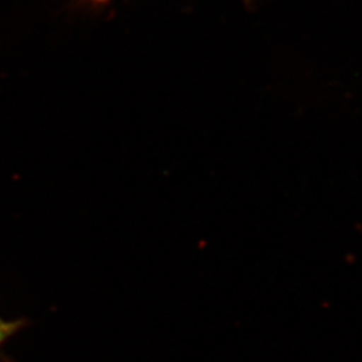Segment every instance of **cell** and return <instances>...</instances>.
Returning <instances> with one entry per match:
<instances>
[{"instance_id":"1","label":"cell","mask_w":362,"mask_h":362,"mask_svg":"<svg viewBox=\"0 0 362 362\" xmlns=\"http://www.w3.org/2000/svg\"><path fill=\"white\" fill-rule=\"evenodd\" d=\"M26 326L25 320H18V321H7L0 317V348L11 338L15 336L21 329Z\"/></svg>"},{"instance_id":"2","label":"cell","mask_w":362,"mask_h":362,"mask_svg":"<svg viewBox=\"0 0 362 362\" xmlns=\"http://www.w3.org/2000/svg\"><path fill=\"white\" fill-rule=\"evenodd\" d=\"M91 1H100V3H103V1H107V0H91Z\"/></svg>"},{"instance_id":"3","label":"cell","mask_w":362,"mask_h":362,"mask_svg":"<svg viewBox=\"0 0 362 362\" xmlns=\"http://www.w3.org/2000/svg\"><path fill=\"white\" fill-rule=\"evenodd\" d=\"M246 1H248V0H246Z\"/></svg>"}]
</instances>
